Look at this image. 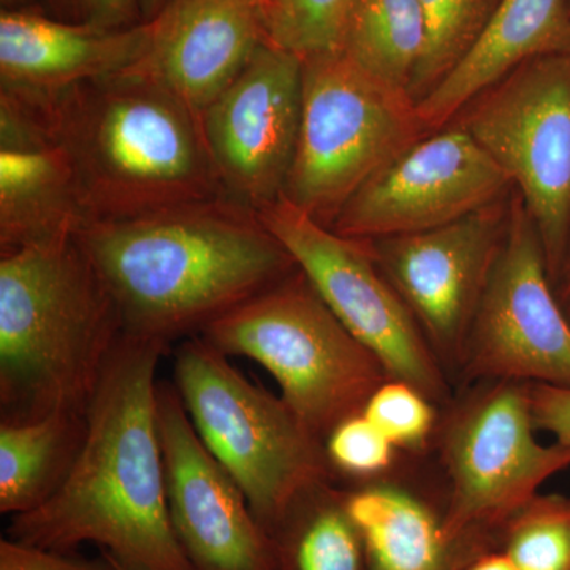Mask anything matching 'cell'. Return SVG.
<instances>
[{
	"label": "cell",
	"mask_w": 570,
	"mask_h": 570,
	"mask_svg": "<svg viewBox=\"0 0 570 570\" xmlns=\"http://www.w3.org/2000/svg\"><path fill=\"white\" fill-rule=\"evenodd\" d=\"M569 3H570V0H569Z\"/></svg>",
	"instance_id": "8d00e7d4"
},
{
	"label": "cell",
	"mask_w": 570,
	"mask_h": 570,
	"mask_svg": "<svg viewBox=\"0 0 570 570\" xmlns=\"http://www.w3.org/2000/svg\"><path fill=\"white\" fill-rule=\"evenodd\" d=\"M13 94L36 105L66 149L89 223L225 197L200 115L138 75L51 96Z\"/></svg>",
	"instance_id": "3957f363"
},
{
	"label": "cell",
	"mask_w": 570,
	"mask_h": 570,
	"mask_svg": "<svg viewBox=\"0 0 570 570\" xmlns=\"http://www.w3.org/2000/svg\"><path fill=\"white\" fill-rule=\"evenodd\" d=\"M550 55H570L569 0H501L468 55L419 100L423 132L444 129L480 92Z\"/></svg>",
	"instance_id": "d6986e66"
},
{
	"label": "cell",
	"mask_w": 570,
	"mask_h": 570,
	"mask_svg": "<svg viewBox=\"0 0 570 570\" xmlns=\"http://www.w3.org/2000/svg\"><path fill=\"white\" fill-rule=\"evenodd\" d=\"M88 223L66 149L36 105L0 89V250L73 236Z\"/></svg>",
	"instance_id": "e0dca14e"
},
{
	"label": "cell",
	"mask_w": 570,
	"mask_h": 570,
	"mask_svg": "<svg viewBox=\"0 0 570 570\" xmlns=\"http://www.w3.org/2000/svg\"><path fill=\"white\" fill-rule=\"evenodd\" d=\"M151 22L107 29L24 10L0 14V81L7 91L51 96L132 69L148 50Z\"/></svg>",
	"instance_id": "ac0fdd59"
},
{
	"label": "cell",
	"mask_w": 570,
	"mask_h": 570,
	"mask_svg": "<svg viewBox=\"0 0 570 570\" xmlns=\"http://www.w3.org/2000/svg\"><path fill=\"white\" fill-rule=\"evenodd\" d=\"M459 570H519L509 554L499 547H493L482 551L478 557L472 558L466 564L461 566Z\"/></svg>",
	"instance_id": "1f68e13d"
},
{
	"label": "cell",
	"mask_w": 570,
	"mask_h": 570,
	"mask_svg": "<svg viewBox=\"0 0 570 570\" xmlns=\"http://www.w3.org/2000/svg\"><path fill=\"white\" fill-rule=\"evenodd\" d=\"M501 0H420L426 43L411 92L415 104L444 80L478 41Z\"/></svg>",
	"instance_id": "cb8c5ba5"
},
{
	"label": "cell",
	"mask_w": 570,
	"mask_h": 570,
	"mask_svg": "<svg viewBox=\"0 0 570 570\" xmlns=\"http://www.w3.org/2000/svg\"><path fill=\"white\" fill-rule=\"evenodd\" d=\"M85 412L56 411L28 422L2 420L0 512H32L61 489L85 441Z\"/></svg>",
	"instance_id": "44dd1931"
},
{
	"label": "cell",
	"mask_w": 570,
	"mask_h": 570,
	"mask_svg": "<svg viewBox=\"0 0 570 570\" xmlns=\"http://www.w3.org/2000/svg\"><path fill=\"white\" fill-rule=\"evenodd\" d=\"M165 343L124 333L86 406V434L69 478L7 538L70 553L81 543L129 570H197L168 513L157 367Z\"/></svg>",
	"instance_id": "6da1fadb"
},
{
	"label": "cell",
	"mask_w": 570,
	"mask_h": 570,
	"mask_svg": "<svg viewBox=\"0 0 570 570\" xmlns=\"http://www.w3.org/2000/svg\"><path fill=\"white\" fill-rule=\"evenodd\" d=\"M257 213L341 324L381 360L390 379L414 385L434 404L448 400L444 367L367 242L336 234L284 195Z\"/></svg>",
	"instance_id": "30bf717a"
},
{
	"label": "cell",
	"mask_w": 570,
	"mask_h": 570,
	"mask_svg": "<svg viewBox=\"0 0 570 570\" xmlns=\"http://www.w3.org/2000/svg\"><path fill=\"white\" fill-rule=\"evenodd\" d=\"M532 420L542 430L570 448V389L527 384Z\"/></svg>",
	"instance_id": "f546056e"
},
{
	"label": "cell",
	"mask_w": 570,
	"mask_h": 570,
	"mask_svg": "<svg viewBox=\"0 0 570 570\" xmlns=\"http://www.w3.org/2000/svg\"><path fill=\"white\" fill-rule=\"evenodd\" d=\"M411 94L346 52L303 61L302 122L284 197L332 227L379 170L425 137Z\"/></svg>",
	"instance_id": "52a82bcc"
},
{
	"label": "cell",
	"mask_w": 570,
	"mask_h": 570,
	"mask_svg": "<svg viewBox=\"0 0 570 570\" xmlns=\"http://www.w3.org/2000/svg\"><path fill=\"white\" fill-rule=\"evenodd\" d=\"M157 426L171 527L194 568L277 570L272 540L198 436L175 384L159 382Z\"/></svg>",
	"instance_id": "9a60e30c"
},
{
	"label": "cell",
	"mask_w": 570,
	"mask_h": 570,
	"mask_svg": "<svg viewBox=\"0 0 570 570\" xmlns=\"http://www.w3.org/2000/svg\"><path fill=\"white\" fill-rule=\"evenodd\" d=\"M277 570H367L344 490L321 483L296 499L266 530Z\"/></svg>",
	"instance_id": "7402d4cb"
},
{
	"label": "cell",
	"mask_w": 570,
	"mask_h": 570,
	"mask_svg": "<svg viewBox=\"0 0 570 570\" xmlns=\"http://www.w3.org/2000/svg\"><path fill=\"white\" fill-rule=\"evenodd\" d=\"M355 0H257L265 41L302 61L343 51Z\"/></svg>",
	"instance_id": "d4e9b609"
},
{
	"label": "cell",
	"mask_w": 570,
	"mask_h": 570,
	"mask_svg": "<svg viewBox=\"0 0 570 570\" xmlns=\"http://www.w3.org/2000/svg\"><path fill=\"white\" fill-rule=\"evenodd\" d=\"M510 186L478 141L453 124L367 179L330 228L362 242L433 230L498 204Z\"/></svg>",
	"instance_id": "4fadbf2b"
},
{
	"label": "cell",
	"mask_w": 570,
	"mask_h": 570,
	"mask_svg": "<svg viewBox=\"0 0 570 570\" xmlns=\"http://www.w3.org/2000/svg\"><path fill=\"white\" fill-rule=\"evenodd\" d=\"M554 292H557L558 302L564 311L566 317L570 322V245L562 261L560 272L553 279Z\"/></svg>",
	"instance_id": "d6a6232c"
},
{
	"label": "cell",
	"mask_w": 570,
	"mask_h": 570,
	"mask_svg": "<svg viewBox=\"0 0 570 570\" xmlns=\"http://www.w3.org/2000/svg\"><path fill=\"white\" fill-rule=\"evenodd\" d=\"M535 431L527 384L508 381L480 382L438 425L452 538L498 547L501 528L570 468V448L540 444Z\"/></svg>",
	"instance_id": "ba28073f"
},
{
	"label": "cell",
	"mask_w": 570,
	"mask_h": 570,
	"mask_svg": "<svg viewBox=\"0 0 570 570\" xmlns=\"http://www.w3.org/2000/svg\"><path fill=\"white\" fill-rule=\"evenodd\" d=\"M200 336L227 356L264 366L284 403L324 442L341 422L362 414L390 379L298 268L216 318Z\"/></svg>",
	"instance_id": "5b68a950"
},
{
	"label": "cell",
	"mask_w": 570,
	"mask_h": 570,
	"mask_svg": "<svg viewBox=\"0 0 570 570\" xmlns=\"http://www.w3.org/2000/svg\"><path fill=\"white\" fill-rule=\"evenodd\" d=\"M73 21L107 29L132 28L142 20L141 0H61Z\"/></svg>",
	"instance_id": "4dcf8cb0"
},
{
	"label": "cell",
	"mask_w": 570,
	"mask_h": 570,
	"mask_svg": "<svg viewBox=\"0 0 570 570\" xmlns=\"http://www.w3.org/2000/svg\"><path fill=\"white\" fill-rule=\"evenodd\" d=\"M425 43L420 0H355L343 52L374 77L409 92Z\"/></svg>",
	"instance_id": "603a6c76"
},
{
	"label": "cell",
	"mask_w": 570,
	"mask_h": 570,
	"mask_svg": "<svg viewBox=\"0 0 570 570\" xmlns=\"http://www.w3.org/2000/svg\"><path fill=\"white\" fill-rule=\"evenodd\" d=\"M78 243L102 277L124 333L170 346L298 266L258 213L227 197L94 220Z\"/></svg>",
	"instance_id": "7a4b0ae2"
},
{
	"label": "cell",
	"mask_w": 570,
	"mask_h": 570,
	"mask_svg": "<svg viewBox=\"0 0 570 570\" xmlns=\"http://www.w3.org/2000/svg\"><path fill=\"white\" fill-rule=\"evenodd\" d=\"M3 3H9V6H14V3L24 2V0H2Z\"/></svg>",
	"instance_id": "e575fe53"
},
{
	"label": "cell",
	"mask_w": 570,
	"mask_h": 570,
	"mask_svg": "<svg viewBox=\"0 0 570 570\" xmlns=\"http://www.w3.org/2000/svg\"><path fill=\"white\" fill-rule=\"evenodd\" d=\"M0 570H118L102 551L96 560L61 551L37 549L10 538L0 540Z\"/></svg>",
	"instance_id": "f1b7e54d"
},
{
	"label": "cell",
	"mask_w": 570,
	"mask_h": 570,
	"mask_svg": "<svg viewBox=\"0 0 570 570\" xmlns=\"http://www.w3.org/2000/svg\"><path fill=\"white\" fill-rule=\"evenodd\" d=\"M456 370L466 381L570 389V322L519 194Z\"/></svg>",
	"instance_id": "8fae6325"
},
{
	"label": "cell",
	"mask_w": 570,
	"mask_h": 570,
	"mask_svg": "<svg viewBox=\"0 0 570 570\" xmlns=\"http://www.w3.org/2000/svg\"><path fill=\"white\" fill-rule=\"evenodd\" d=\"M362 414L385 434L397 450L422 452L436 436L433 401L407 382L387 379L366 401Z\"/></svg>",
	"instance_id": "4316f807"
},
{
	"label": "cell",
	"mask_w": 570,
	"mask_h": 570,
	"mask_svg": "<svg viewBox=\"0 0 570 570\" xmlns=\"http://www.w3.org/2000/svg\"><path fill=\"white\" fill-rule=\"evenodd\" d=\"M456 118L519 190L553 283L570 245V55L521 63Z\"/></svg>",
	"instance_id": "9c48e42d"
},
{
	"label": "cell",
	"mask_w": 570,
	"mask_h": 570,
	"mask_svg": "<svg viewBox=\"0 0 570 570\" xmlns=\"http://www.w3.org/2000/svg\"><path fill=\"white\" fill-rule=\"evenodd\" d=\"M170 0H141L142 20L151 21Z\"/></svg>",
	"instance_id": "836d02e7"
},
{
	"label": "cell",
	"mask_w": 570,
	"mask_h": 570,
	"mask_svg": "<svg viewBox=\"0 0 570 570\" xmlns=\"http://www.w3.org/2000/svg\"><path fill=\"white\" fill-rule=\"evenodd\" d=\"M108 557H110V554H108ZM111 560H112V558H111ZM112 562H115L116 569H118V570H129V569L124 568V566L119 564V562H116L115 560H112Z\"/></svg>",
	"instance_id": "d590c367"
},
{
	"label": "cell",
	"mask_w": 570,
	"mask_h": 570,
	"mask_svg": "<svg viewBox=\"0 0 570 570\" xmlns=\"http://www.w3.org/2000/svg\"><path fill=\"white\" fill-rule=\"evenodd\" d=\"M498 547L519 570H570V498H532L501 528Z\"/></svg>",
	"instance_id": "484cf974"
},
{
	"label": "cell",
	"mask_w": 570,
	"mask_h": 570,
	"mask_svg": "<svg viewBox=\"0 0 570 570\" xmlns=\"http://www.w3.org/2000/svg\"><path fill=\"white\" fill-rule=\"evenodd\" d=\"M501 202L433 230L367 242L444 370L459 367L501 249L509 219Z\"/></svg>",
	"instance_id": "5bb4252c"
},
{
	"label": "cell",
	"mask_w": 570,
	"mask_h": 570,
	"mask_svg": "<svg viewBox=\"0 0 570 570\" xmlns=\"http://www.w3.org/2000/svg\"><path fill=\"white\" fill-rule=\"evenodd\" d=\"M174 384L198 436L265 531L307 490L332 482L325 442L205 337L176 348Z\"/></svg>",
	"instance_id": "8992f818"
},
{
	"label": "cell",
	"mask_w": 570,
	"mask_h": 570,
	"mask_svg": "<svg viewBox=\"0 0 570 570\" xmlns=\"http://www.w3.org/2000/svg\"><path fill=\"white\" fill-rule=\"evenodd\" d=\"M122 335L118 307L77 236L2 253V420L85 412Z\"/></svg>",
	"instance_id": "277c9868"
},
{
	"label": "cell",
	"mask_w": 570,
	"mask_h": 570,
	"mask_svg": "<svg viewBox=\"0 0 570 570\" xmlns=\"http://www.w3.org/2000/svg\"><path fill=\"white\" fill-rule=\"evenodd\" d=\"M333 471L351 478L376 480L395 464L397 449L363 414L341 422L325 439Z\"/></svg>",
	"instance_id": "83f0119b"
},
{
	"label": "cell",
	"mask_w": 570,
	"mask_h": 570,
	"mask_svg": "<svg viewBox=\"0 0 570 570\" xmlns=\"http://www.w3.org/2000/svg\"><path fill=\"white\" fill-rule=\"evenodd\" d=\"M130 73L174 94L200 115L265 40L257 0H170Z\"/></svg>",
	"instance_id": "2e32d148"
},
{
	"label": "cell",
	"mask_w": 570,
	"mask_h": 570,
	"mask_svg": "<svg viewBox=\"0 0 570 570\" xmlns=\"http://www.w3.org/2000/svg\"><path fill=\"white\" fill-rule=\"evenodd\" d=\"M344 501L362 538L367 570H459L494 546L452 538L444 505L397 483L370 480L344 491Z\"/></svg>",
	"instance_id": "ffe728a7"
},
{
	"label": "cell",
	"mask_w": 570,
	"mask_h": 570,
	"mask_svg": "<svg viewBox=\"0 0 570 570\" xmlns=\"http://www.w3.org/2000/svg\"><path fill=\"white\" fill-rule=\"evenodd\" d=\"M302 97V59L264 40L200 112L225 197L261 212L283 195L298 145Z\"/></svg>",
	"instance_id": "7c38bea8"
}]
</instances>
